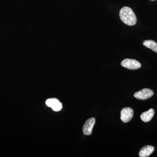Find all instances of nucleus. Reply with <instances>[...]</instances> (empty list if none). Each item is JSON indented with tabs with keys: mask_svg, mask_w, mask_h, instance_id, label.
I'll return each mask as SVG.
<instances>
[{
	"mask_svg": "<svg viewBox=\"0 0 157 157\" xmlns=\"http://www.w3.org/2000/svg\"><path fill=\"white\" fill-rule=\"evenodd\" d=\"M46 105L48 107L52 108L55 111H59L62 109V104L59 100L56 98H50L47 99L45 101Z\"/></svg>",
	"mask_w": 157,
	"mask_h": 157,
	"instance_id": "423d86ee",
	"label": "nucleus"
},
{
	"mask_svg": "<svg viewBox=\"0 0 157 157\" xmlns=\"http://www.w3.org/2000/svg\"><path fill=\"white\" fill-rule=\"evenodd\" d=\"M154 114V109L151 108L148 111L143 112L140 115V118L144 122H147L151 120Z\"/></svg>",
	"mask_w": 157,
	"mask_h": 157,
	"instance_id": "6e6552de",
	"label": "nucleus"
},
{
	"mask_svg": "<svg viewBox=\"0 0 157 157\" xmlns=\"http://www.w3.org/2000/svg\"><path fill=\"white\" fill-rule=\"evenodd\" d=\"M96 119L94 117L90 118L86 121L82 128V131L84 135H91L93 128Z\"/></svg>",
	"mask_w": 157,
	"mask_h": 157,
	"instance_id": "39448f33",
	"label": "nucleus"
},
{
	"mask_svg": "<svg viewBox=\"0 0 157 157\" xmlns=\"http://www.w3.org/2000/svg\"><path fill=\"white\" fill-rule=\"evenodd\" d=\"M121 65L124 67L129 70H137L141 67V65L140 62L133 59H126L121 63Z\"/></svg>",
	"mask_w": 157,
	"mask_h": 157,
	"instance_id": "f03ea898",
	"label": "nucleus"
},
{
	"mask_svg": "<svg viewBox=\"0 0 157 157\" xmlns=\"http://www.w3.org/2000/svg\"><path fill=\"white\" fill-rule=\"evenodd\" d=\"M154 93L153 91L148 88L143 89L134 94V97L138 100H145L151 98Z\"/></svg>",
	"mask_w": 157,
	"mask_h": 157,
	"instance_id": "7ed1b4c3",
	"label": "nucleus"
},
{
	"mask_svg": "<svg viewBox=\"0 0 157 157\" xmlns=\"http://www.w3.org/2000/svg\"><path fill=\"white\" fill-rule=\"evenodd\" d=\"M151 1H155V0H151Z\"/></svg>",
	"mask_w": 157,
	"mask_h": 157,
	"instance_id": "9d476101",
	"label": "nucleus"
},
{
	"mask_svg": "<svg viewBox=\"0 0 157 157\" xmlns=\"http://www.w3.org/2000/svg\"><path fill=\"white\" fill-rule=\"evenodd\" d=\"M143 45L147 48H150L157 53V43L151 40H145L143 43Z\"/></svg>",
	"mask_w": 157,
	"mask_h": 157,
	"instance_id": "1a4fd4ad",
	"label": "nucleus"
},
{
	"mask_svg": "<svg viewBox=\"0 0 157 157\" xmlns=\"http://www.w3.org/2000/svg\"><path fill=\"white\" fill-rule=\"evenodd\" d=\"M120 17L124 23L129 26L135 25L137 22V17L131 8L124 7L120 11Z\"/></svg>",
	"mask_w": 157,
	"mask_h": 157,
	"instance_id": "f257e3e1",
	"label": "nucleus"
},
{
	"mask_svg": "<svg viewBox=\"0 0 157 157\" xmlns=\"http://www.w3.org/2000/svg\"><path fill=\"white\" fill-rule=\"evenodd\" d=\"M121 119L124 123H128L132 120L134 115V111L130 107H124L121 112Z\"/></svg>",
	"mask_w": 157,
	"mask_h": 157,
	"instance_id": "20e7f679",
	"label": "nucleus"
},
{
	"mask_svg": "<svg viewBox=\"0 0 157 157\" xmlns=\"http://www.w3.org/2000/svg\"><path fill=\"white\" fill-rule=\"evenodd\" d=\"M155 148L151 145H146L140 149L139 152V156L140 157H147L149 156L153 152Z\"/></svg>",
	"mask_w": 157,
	"mask_h": 157,
	"instance_id": "0eeeda50",
	"label": "nucleus"
}]
</instances>
